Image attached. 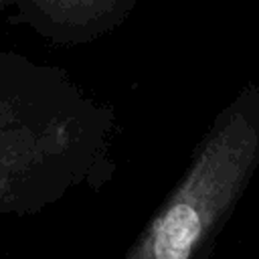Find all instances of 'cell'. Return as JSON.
Wrapping results in <instances>:
<instances>
[{
  "label": "cell",
  "mask_w": 259,
  "mask_h": 259,
  "mask_svg": "<svg viewBox=\"0 0 259 259\" xmlns=\"http://www.w3.org/2000/svg\"><path fill=\"white\" fill-rule=\"evenodd\" d=\"M259 168V83L214 117L182 178L123 259H196Z\"/></svg>",
  "instance_id": "obj_1"
},
{
  "label": "cell",
  "mask_w": 259,
  "mask_h": 259,
  "mask_svg": "<svg viewBox=\"0 0 259 259\" xmlns=\"http://www.w3.org/2000/svg\"><path fill=\"white\" fill-rule=\"evenodd\" d=\"M109 123L63 71L0 51V162L107 150Z\"/></svg>",
  "instance_id": "obj_2"
},
{
  "label": "cell",
  "mask_w": 259,
  "mask_h": 259,
  "mask_svg": "<svg viewBox=\"0 0 259 259\" xmlns=\"http://www.w3.org/2000/svg\"><path fill=\"white\" fill-rule=\"evenodd\" d=\"M111 170L107 150L0 162V214L38 212L79 186L95 184Z\"/></svg>",
  "instance_id": "obj_3"
},
{
  "label": "cell",
  "mask_w": 259,
  "mask_h": 259,
  "mask_svg": "<svg viewBox=\"0 0 259 259\" xmlns=\"http://www.w3.org/2000/svg\"><path fill=\"white\" fill-rule=\"evenodd\" d=\"M138 0H0L24 22L53 42H89L121 24Z\"/></svg>",
  "instance_id": "obj_4"
}]
</instances>
